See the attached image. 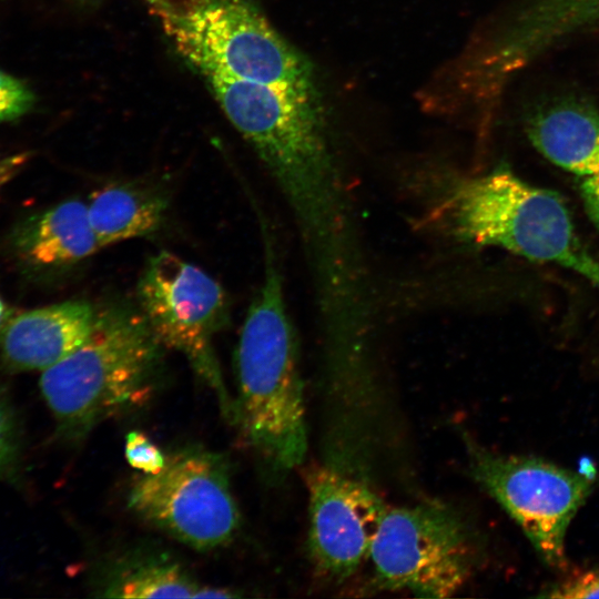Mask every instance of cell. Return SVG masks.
Segmentation results:
<instances>
[{
  "label": "cell",
  "mask_w": 599,
  "mask_h": 599,
  "mask_svg": "<svg viewBox=\"0 0 599 599\" xmlns=\"http://www.w3.org/2000/svg\"><path fill=\"white\" fill-rule=\"evenodd\" d=\"M262 225L264 275L235 349L234 419L271 466L290 470L302 464L307 450L303 382L280 263L272 236Z\"/></svg>",
  "instance_id": "cell-1"
},
{
  "label": "cell",
  "mask_w": 599,
  "mask_h": 599,
  "mask_svg": "<svg viewBox=\"0 0 599 599\" xmlns=\"http://www.w3.org/2000/svg\"><path fill=\"white\" fill-rule=\"evenodd\" d=\"M430 216L457 242L567 268L599 291V260L580 238L564 199L505 166L447 179Z\"/></svg>",
  "instance_id": "cell-2"
},
{
  "label": "cell",
  "mask_w": 599,
  "mask_h": 599,
  "mask_svg": "<svg viewBox=\"0 0 599 599\" xmlns=\"http://www.w3.org/2000/svg\"><path fill=\"white\" fill-rule=\"evenodd\" d=\"M163 348L140 309L99 311L90 336L41 373V394L58 430L78 439L146 404L158 385Z\"/></svg>",
  "instance_id": "cell-3"
},
{
  "label": "cell",
  "mask_w": 599,
  "mask_h": 599,
  "mask_svg": "<svg viewBox=\"0 0 599 599\" xmlns=\"http://www.w3.org/2000/svg\"><path fill=\"white\" fill-rule=\"evenodd\" d=\"M179 53L201 74L318 92L311 62L247 0H149Z\"/></svg>",
  "instance_id": "cell-4"
},
{
  "label": "cell",
  "mask_w": 599,
  "mask_h": 599,
  "mask_svg": "<svg viewBox=\"0 0 599 599\" xmlns=\"http://www.w3.org/2000/svg\"><path fill=\"white\" fill-rule=\"evenodd\" d=\"M479 555L475 530L463 515L426 501L387 507L368 558L378 588L447 598L470 578Z\"/></svg>",
  "instance_id": "cell-5"
},
{
  "label": "cell",
  "mask_w": 599,
  "mask_h": 599,
  "mask_svg": "<svg viewBox=\"0 0 599 599\" xmlns=\"http://www.w3.org/2000/svg\"><path fill=\"white\" fill-rule=\"evenodd\" d=\"M139 309L158 341L182 354L216 394L226 418L234 404L226 390L214 337L229 322V302L221 284L201 267L161 251L152 255L136 285Z\"/></svg>",
  "instance_id": "cell-6"
},
{
  "label": "cell",
  "mask_w": 599,
  "mask_h": 599,
  "mask_svg": "<svg viewBox=\"0 0 599 599\" xmlns=\"http://www.w3.org/2000/svg\"><path fill=\"white\" fill-rule=\"evenodd\" d=\"M475 480L522 530L550 568L567 567L566 538L593 488V477L548 460L491 451L468 443Z\"/></svg>",
  "instance_id": "cell-7"
},
{
  "label": "cell",
  "mask_w": 599,
  "mask_h": 599,
  "mask_svg": "<svg viewBox=\"0 0 599 599\" xmlns=\"http://www.w3.org/2000/svg\"><path fill=\"white\" fill-rule=\"evenodd\" d=\"M128 501L141 518L199 550L225 545L240 524L224 463L200 449L170 455L160 473L143 474Z\"/></svg>",
  "instance_id": "cell-8"
},
{
  "label": "cell",
  "mask_w": 599,
  "mask_h": 599,
  "mask_svg": "<svg viewBox=\"0 0 599 599\" xmlns=\"http://www.w3.org/2000/svg\"><path fill=\"white\" fill-rule=\"evenodd\" d=\"M305 481L311 560L322 576L344 580L369 557L387 506L364 480L341 467L314 465Z\"/></svg>",
  "instance_id": "cell-9"
},
{
  "label": "cell",
  "mask_w": 599,
  "mask_h": 599,
  "mask_svg": "<svg viewBox=\"0 0 599 599\" xmlns=\"http://www.w3.org/2000/svg\"><path fill=\"white\" fill-rule=\"evenodd\" d=\"M599 24V0H528L476 65L477 84L493 90L560 40Z\"/></svg>",
  "instance_id": "cell-10"
},
{
  "label": "cell",
  "mask_w": 599,
  "mask_h": 599,
  "mask_svg": "<svg viewBox=\"0 0 599 599\" xmlns=\"http://www.w3.org/2000/svg\"><path fill=\"white\" fill-rule=\"evenodd\" d=\"M98 309L87 301H65L12 317L0 347L12 372L44 370L78 348L92 333Z\"/></svg>",
  "instance_id": "cell-11"
},
{
  "label": "cell",
  "mask_w": 599,
  "mask_h": 599,
  "mask_svg": "<svg viewBox=\"0 0 599 599\" xmlns=\"http://www.w3.org/2000/svg\"><path fill=\"white\" fill-rule=\"evenodd\" d=\"M526 132L548 161L581 177L599 173V113L588 102L562 100L535 112Z\"/></svg>",
  "instance_id": "cell-12"
},
{
  "label": "cell",
  "mask_w": 599,
  "mask_h": 599,
  "mask_svg": "<svg viewBox=\"0 0 599 599\" xmlns=\"http://www.w3.org/2000/svg\"><path fill=\"white\" fill-rule=\"evenodd\" d=\"M18 246L31 262L42 266H67L102 247L91 227L88 204L72 199L57 204L23 227Z\"/></svg>",
  "instance_id": "cell-13"
},
{
  "label": "cell",
  "mask_w": 599,
  "mask_h": 599,
  "mask_svg": "<svg viewBox=\"0 0 599 599\" xmlns=\"http://www.w3.org/2000/svg\"><path fill=\"white\" fill-rule=\"evenodd\" d=\"M87 204L91 227L102 248L155 233L167 211V199L162 192L131 183L102 187Z\"/></svg>",
  "instance_id": "cell-14"
},
{
  "label": "cell",
  "mask_w": 599,
  "mask_h": 599,
  "mask_svg": "<svg viewBox=\"0 0 599 599\" xmlns=\"http://www.w3.org/2000/svg\"><path fill=\"white\" fill-rule=\"evenodd\" d=\"M197 585L180 566L148 561L124 569L110 581L105 597L112 598H199Z\"/></svg>",
  "instance_id": "cell-15"
},
{
  "label": "cell",
  "mask_w": 599,
  "mask_h": 599,
  "mask_svg": "<svg viewBox=\"0 0 599 599\" xmlns=\"http://www.w3.org/2000/svg\"><path fill=\"white\" fill-rule=\"evenodd\" d=\"M124 455L129 465L145 475L160 473L166 457L149 437L141 432H130L125 437Z\"/></svg>",
  "instance_id": "cell-16"
},
{
  "label": "cell",
  "mask_w": 599,
  "mask_h": 599,
  "mask_svg": "<svg viewBox=\"0 0 599 599\" xmlns=\"http://www.w3.org/2000/svg\"><path fill=\"white\" fill-rule=\"evenodd\" d=\"M33 103L32 91L19 79L0 70V122L24 115Z\"/></svg>",
  "instance_id": "cell-17"
},
{
  "label": "cell",
  "mask_w": 599,
  "mask_h": 599,
  "mask_svg": "<svg viewBox=\"0 0 599 599\" xmlns=\"http://www.w3.org/2000/svg\"><path fill=\"white\" fill-rule=\"evenodd\" d=\"M19 448V430L13 408L0 390V476L14 466Z\"/></svg>",
  "instance_id": "cell-18"
},
{
  "label": "cell",
  "mask_w": 599,
  "mask_h": 599,
  "mask_svg": "<svg viewBox=\"0 0 599 599\" xmlns=\"http://www.w3.org/2000/svg\"><path fill=\"white\" fill-rule=\"evenodd\" d=\"M539 597L547 598H599V568L572 573L548 587Z\"/></svg>",
  "instance_id": "cell-19"
},
{
  "label": "cell",
  "mask_w": 599,
  "mask_h": 599,
  "mask_svg": "<svg viewBox=\"0 0 599 599\" xmlns=\"http://www.w3.org/2000/svg\"><path fill=\"white\" fill-rule=\"evenodd\" d=\"M579 192L589 220L599 231V173L582 177Z\"/></svg>",
  "instance_id": "cell-20"
},
{
  "label": "cell",
  "mask_w": 599,
  "mask_h": 599,
  "mask_svg": "<svg viewBox=\"0 0 599 599\" xmlns=\"http://www.w3.org/2000/svg\"><path fill=\"white\" fill-rule=\"evenodd\" d=\"M11 313H12L11 308L4 302V300L0 296V342H1L2 335L6 331L8 323L12 318Z\"/></svg>",
  "instance_id": "cell-21"
},
{
  "label": "cell",
  "mask_w": 599,
  "mask_h": 599,
  "mask_svg": "<svg viewBox=\"0 0 599 599\" xmlns=\"http://www.w3.org/2000/svg\"><path fill=\"white\" fill-rule=\"evenodd\" d=\"M82 1H85V2H92V1H95V0H82Z\"/></svg>",
  "instance_id": "cell-22"
}]
</instances>
